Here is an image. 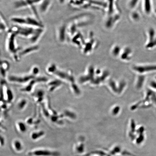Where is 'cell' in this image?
<instances>
[{
    "mask_svg": "<svg viewBox=\"0 0 156 156\" xmlns=\"http://www.w3.org/2000/svg\"><path fill=\"white\" fill-rule=\"evenodd\" d=\"M67 34V26L63 24L58 28L57 31V37L58 41L60 42L63 43L65 41Z\"/></svg>",
    "mask_w": 156,
    "mask_h": 156,
    "instance_id": "cell-6",
    "label": "cell"
},
{
    "mask_svg": "<svg viewBox=\"0 0 156 156\" xmlns=\"http://www.w3.org/2000/svg\"><path fill=\"white\" fill-rule=\"evenodd\" d=\"M25 1H26L28 3L29 5V7L30 6V5H31V3H30V0H25Z\"/></svg>",
    "mask_w": 156,
    "mask_h": 156,
    "instance_id": "cell-21",
    "label": "cell"
},
{
    "mask_svg": "<svg viewBox=\"0 0 156 156\" xmlns=\"http://www.w3.org/2000/svg\"><path fill=\"white\" fill-rule=\"evenodd\" d=\"M18 128L20 131L22 133H24L27 131V128L26 125L24 123L20 122H18Z\"/></svg>",
    "mask_w": 156,
    "mask_h": 156,
    "instance_id": "cell-17",
    "label": "cell"
},
{
    "mask_svg": "<svg viewBox=\"0 0 156 156\" xmlns=\"http://www.w3.org/2000/svg\"><path fill=\"white\" fill-rule=\"evenodd\" d=\"M17 35L15 33L9 30L8 33L6 46L8 51L12 55L13 57L15 60L18 61L19 60V55L17 54L18 52V48L16 46V43L15 41V37Z\"/></svg>",
    "mask_w": 156,
    "mask_h": 156,
    "instance_id": "cell-1",
    "label": "cell"
},
{
    "mask_svg": "<svg viewBox=\"0 0 156 156\" xmlns=\"http://www.w3.org/2000/svg\"><path fill=\"white\" fill-rule=\"evenodd\" d=\"M151 86L152 87L156 89V82H154L152 83H151Z\"/></svg>",
    "mask_w": 156,
    "mask_h": 156,
    "instance_id": "cell-20",
    "label": "cell"
},
{
    "mask_svg": "<svg viewBox=\"0 0 156 156\" xmlns=\"http://www.w3.org/2000/svg\"><path fill=\"white\" fill-rule=\"evenodd\" d=\"M142 8L143 12L147 16L151 15L154 9L152 0H142Z\"/></svg>",
    "mask_w": 156,
    "mask_h": 156,
    "instance_id": "cell-5",
    "label": "cell"
},
{
    "mask_svg": "<svg viewBox=\"0 0 156 156\" xmlns=\"http://www.w3.org/2000/svg\"><path fill=\"white\" fill-rule=\"evenodd\" d=\"M44 134L45 133L43 131L34 132L31 134V138L33 140L36 141L43 137Z\"/></svg>",
    "mask_w": 156,
    "mask_h": 156,
    "instance_id": "cell-14",
    "label": "cell"
},
{
    "mask_svg": "<svg viewBox=\"0 0 156 156\" xmlns=\"http://www.w3.org/2000/svg\"><path fill=\"white\" fill-rule=\"evenodd\" d=\"M147 40L145 47L148 50L156 48V30L153 27H150L147 31Z\"/></svg>",
    "mask_w": 156,
    "mask_h": 156,
    "instance_id": "cell-2",
    "label": "cell"
},
{
    "mask_svg": "<svg viewBox=\"0 0 156 156\" xmlns=\"http://www.w3.org/2000/svg\"><path fill=\"white\" fill-rule=\"evenodd\" d=\"M140 0H129L128 1V7L132 9L136 7Z\"/></svg>",
    "mask_w": 156,
    "mask_h": 156,
    "instance_id": "cell-16",
    "label": "cell"
},
{
    "mask_svg": "<svg viewBox=\"0 0 156 156\" xmlns=\"http://www.w3.org/2000/svg\"><path fill=\"white\" fill-rule=\"evenodd\" d=\"M11 21L18 25H26V19L24 17H12Z\"/></svg>",
    "mask_w": 156,
    "mask_h": 156,
    "instance_id": "cell-11",
    "label": "cell"
},
{
    "mask_svg": "<svg viewBox=\"0 0 156 156\" xmlns=\"http://www.w3.org/2000/svg\"><path fill=\"white\" fill-rule=\"evenodd\" d=\"M44 32V28H36L32 37L30 38L31 42L36 43Z\"/></svg>",
    "mask_w": 156,
    "mask_h": 156,
    "instance_id": "cell-8",
    "label": "cell"
},
{
    "mask_svg": "<svg viewBox=\"0 0 156 156\" xmlns=\"http://www.w3.org/2000/svg\"><path fill=\"white\" fill-rule=\"evenodd\" d=\"M153 12L154 13V14L156 16V8L155 9H154Z\"/></svg>",
    "mask_w": 156,
    "mask_h": 156,
    "instance_id": "cell-22",
    "label": "cell"
},
{
    "mask_svg": "<svg viewBox=\"0 0 156 156\" xmlns=\"http://www.w3.org/2000/svg\"><path fill=\"white\" fill-rule=\"evenodd\" d=\"M50 4V0H43L40 3L39 10L42 13H45L49 8Z\"/></svg>",
    "mask_w": 156,
    "mask_h": 156,
    "instance_id": "cell-10",
    "label": "cell"
},
{
    "mask_svg": "<svg viewBox=\"0 0 156 156\" xmlns=\"http://www.w3.org/2000/svg\"><path fill=\"white\" fill-rule=\"evenodd\" d=\"M13 147L15 151L20 152L23 149V145L20 141L19 140H15L13 142Z\"/></svg>",
    "mask_w": 156,
    "mask_h": 156,
    "instance_id": "cell-13",
    "label": "cell"
},
{
    "mask_svg": "<svg viewBox=\"0 0 156 156\" xmlns=\"http://www.w3.org/2000/svg\"><path fill=\"white\" fill-rule=\"evenodd\" d=\"M27 104V101L25 99L21 100L18 103V107L20 109L24 108Z\"/></svg>",
    "mask_w": 156,
    "mask_h": 156,
    "instance_id": "cell-19",
    "label": "cell"
},
{
    "mask_svg": "<svg viewBox=\"0 0 156 156\" xmlns=\"http://www.w3.org/2000/svg\"><path fill=\"white\" fill-rule=\"evenodd\" d=\"M14 7L17 9L29 7L28 3L25 0H17L14 3Z\"/></svg>",
    "mask_w": 156,
    "mask_h": 156,
    "instance_id": "cell-12",
    "label": "cell"
},
{
    "mask_svg": "<svg viewBox=\"0 0 156 156\" xmlns=\"http://www.w3.org/2000/svg\"><path fill=\"white\" fill-rule=\"evenodd\" d=\"M59 1H60V2H63L64 0H59Z\"/></svg>",
    "mask_w": 156,
    "mask_h": 156,
    "instance_id": "cell-23",
    "label": "cell"
},
{
    "mask_svg": "<svg viewBox=\"0 0 156 156\" xmlns=\"http://www.w3.org/2000/svg\"><path fill=\"white\" fill-rule=\"evenodd\" d=\"M35 75L32 74L24 76H9V81L17 83H25L30 81L35 78Z\"/></svg>",
    "mask_w": 156,
    "mask_h": 156,
    "instance_id": "cell-4",
    "label": "cell"
},
{
    "mask_svg": "<svg viewBox=\"0 0 156 156\" xmlns=\"http://www.w3.org/2000/svg\"><path fill=\"white\" fill-rule=\"evenodd\" d=\"M39 46L34 45V46H29L23 50L22 51L19 53V56H23L27 54L32 53V52L36 51L38 50Z\"/></svg>",
    "mask_w": 156,
    "mask_h": 156,
    "instance_id": "cell-9",
    "label": "cell"
},
{
    "mask_svg": "<svg viewBox=\"0 0 156 156\" xmlns=\"http://www.w3.org/2000/svg\"><path fill=\"white\" fill-rule=\"evenodd\" d=\"M33 79L31 80L30 82H29V84L26 87L23 88L21 89V91H25V92H29L33 88V86H34L35 83L41 81H45L46 80V79L44 77H40L38 78H35V79Z\"/></svg>",
    "mask_w": 156,
    "mask_h": 156,
    "instance_id": "cell-7",
    "label": "cell"
},
{
    "mask_svg": "<svg viewBox=\"0 0 156 156\" xmlns=\"http://www.w3.org/2000/svg\"><path fill=\"white\" fill-rule=\"evenodd\" d=\"M61 84V82L58 81H52L51 82L48 83V87L50 90L52 91L54 90L58 87Z\"/></svg>",
    "mask_w": 156,
    "mask_h": 156,
    "instance_id": "cell-15",
    "label": "cell"
},
{
    "mask_svg": "<svg viewBox=\"0 0 156 156\" xmlns=\"http://www.w3.org/2000/svg\"><path fill=\"white\" fill-rule=\"evenodd\" d=\"M8 26L4 19L2 18L1 16V30L5 31L7 30Z\"/></svg>",
    "mask_w": 156,
    "mask_h": 156,
    "instance_id": "cell-18",
    "label": "cell"
},
{
    "mask_svg": "<svg viewBox=\"0 0 156 156\" xmlns=\"http://www.w3.org/2000/svg\"><path fill=\"white\" fill-rule=\"evenodd\" d=\"M28 155L30 156H60V152L46 149H38L29 152Z\"/></svg>",
    "mask_w": 156,
    "mask_h": 156,
    "instance_id": "cell-3",
    "label": "cell"
}]
</instances>
